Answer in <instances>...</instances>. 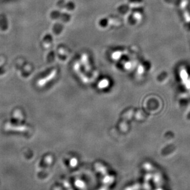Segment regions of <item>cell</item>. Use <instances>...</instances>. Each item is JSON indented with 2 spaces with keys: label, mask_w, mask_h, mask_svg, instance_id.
Wrapping results in <instances>:
<instances>
[{
  "label": "cell",
  "mask_w": 190,
  "mask_h": 190,
  "mask_svg": "<svg viewBox=\"0 0 190 190\" xmlns=\"http://www.w3.org/2000/svg\"><path fill=\"white\" fill-rule=\"evenodd\" d=\"M8 28V21L6 15L3 13H0V30L3 32H6Z\"/></svg>",
  "instance_id": "6da1fadb"
}]
</instances>
